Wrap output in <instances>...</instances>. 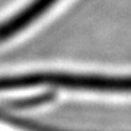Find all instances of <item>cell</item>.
Wrapping results in <instances>:
<instances>
[{"instance_id": "1", "label": "cell", "mask_w": 131, "mask_h": 131, "mask_svg": "<svg viewBox=\"0 0 131 131\" xmlns=\"http://www.w3.org/2000/svg\"><path fill=\"white\" fill-rule=\"evenodd\" d=\"M36 86H52L75 90H92L108 92H131V76H98L75 75L64 72H36Z\"/></svg>"}, {"instance_id": "2", "label": "cell", "mask_w": 131, "mask_h": 131, "mask_svg": "<svg viewBox=\"0 0 131 131\" xmlns=\"http://www.w3.org/2000/svg\"><path fill=\"white\" fill-rule=\"evenodd\" d=\"M58 2L59 0H32L28 5L19 11V14L14 15L0 24V41L8 40L21 32L36 19L43 16Z\"/></svg>"}]
</instances>
